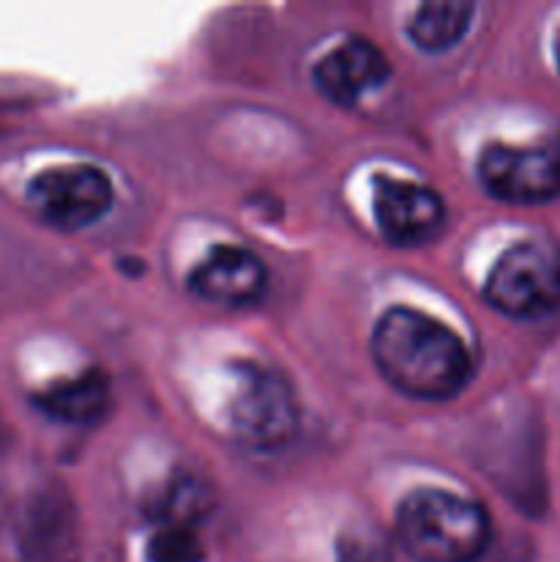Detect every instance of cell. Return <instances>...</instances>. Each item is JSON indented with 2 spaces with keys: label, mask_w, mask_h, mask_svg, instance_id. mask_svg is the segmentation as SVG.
<instances>
[{
  "label": "cell",
  "mask_w": 560,
  "mask_h": 562,
  "mask_svg": "<svg viewBox=\"0 0 560 562\" xmlns=\"http://www.w3.org/2000/svg\"><path fill=\"white\" fill-rule=\"evenodd\" d=\"M373 366L390 387L417 401H450L470 384L464 340L415 307H390L371 333Z\"/></svg>",
  "instance_id": "cell-1"
},
{
  "label": "cell",
  "mask_w": 560,
  "mask_h": 562,
  "mask_svg": "<svg viewBox=\"0 0 560 562\" xmlns=\"http://www.w3.org/2000/svg\"><path fill=\"white\" fill-rule=\"evenodd\" d=\"M395 536L417 562H475L492 538L486 510L445 488H417L395 514Z\"/></svg>",
  "instance_id": "cell-2"
},
{
  "label": "cell",
  "mask_w": 560,
  "mask_h": 562,
  "mask_svg": "<svg viewBox=\"0 0 560 562\" xmlns=\"http://www.w3.org/2000/svg\"><path fill=\"white\" fill-rule=\"evenodd\" d=\"M228 423L236 442L272 453L285 448L300 431V404L280 373L258 362H236Z\"/></svg>",
  "instance_id": "cell-3"
},
{
  "label": "cell",
  "mask_w": 560,
  "mask_h": 562,
  "mask_svg": "<svg viewBox=\"0 0 560 562\" xmlns=\"http://www.w3.org/2000/svg\"><path fill=\"white\" fill-rule=\"evenodd\" d=\"M483 296L511 318H544L560 311V247L552 241H519L489 272Z\"/></svg>",
  "instance_id": "cell-4"
},
{
  "label": "cell",
  "mask_w": 560,
  "mask_h": 562,
  "mask_svg": "<svg viewBox=\"0 0 560 562\" xmlns=\"http://www.w3.org/2000/svg\"><path fill=\"white\" fill-rule=\"evenodd\" d=\"M478 179L503 203L552 201L560 195V143H489L478 159Z\"/></svg>",
  "instance_id": "cell-5"
},
{
  "label": "cell",
  "mask_w": 560,
  "mask_h": 562,
  "mask_svg": "<svg viewBox=\"0 0 560 562\" xmlns=\"http://www.w3.org/2000/svg\"><path fill=\"white\" fill-rule=\"evenodd\" d=\"M27 198L49 225L80 231L110 212L113 184L93 165H60L38 173L27 187Z\"/></svg>",
  "instance_id": "cell-6"
},
{
  "label": "cell",
  "mask_w": 560,
  "mask_h": 562,
  "mask_svg": "<svg viewBox=\"0 0 560 562\" xmlns=\"http://www.w3.org/2000/svg\"><path fill=\"white\" fill-rule=\"evenodd\" d=\"M371 212L388 245L421 247L437 239L445 228V203L439 192L417 181L373 179Z\"/></svg>",
  "instance_id": "cell-7"
},
{
  "label": "cell",
  "mask_w": 560,
  "mask_h": 562,
  "mask_svg": "<svg viewBox=\"0 0 560 562\" xmlns=\"http://www.w3.org/2000/svg\"><path fill=\"white\" fill-rule=\"evenodd\" d=\"M190 291L220 307L256 305L267 291V267L245 247L220 245L190 272Z\"/></svg>",
  "instance_id": "cell-8"
},
{
  "label": "cell",
  "mask_w": 560,
  "mask_h": 562,
  "mask_svg": "<svg viewBox=\"0 0 560 562\" xmlns=\"http://www.w3.org/2000/svg\"><path fill=\"white\" fill-rule=\"evenodd\" d=\"M390 77V60L368 38H346L313 69V82L338 108H355Z\"/></svg>",
  "instance_id": "cell-9"
},
{
  "label": "cell",
  "mask_w": 560,
  "mask_h": 562,
  "mask_svg": "<svg viewBox=\"0 0 560 562\" xmlns=\"http://www.w3.org/2000/svg\"><path fill=\"white\" fill-rule=\"evenodd\" d=\"M36 404L44 415L55 417V420L75 423V426L97 423L102 420L110 404L108 379L99 371L60 379V382H53L47 390L36 393Z\"/></svg>",
  "instance_id": "cell-10"
},
{
  "label": "cell",
  "mask_w": 560,
  "mask_h": 562,
  "mask_svg": "<svg viewBox=\"0 0 560 562\" xmlns=\"http://www.w3.org/2000/svg\"><path fill=\"white\" fill-rule=\"evenodd\" d=\"M472 14H475V5L459 3V0L456 3H423L412 14L406 33L423 53H445L464 38L472 25Z\"/></svg>",
  "instance_id": "cell-11"
},
{
  "label": "cell",
  "mask_w": 560,
  "mask_h": 562,
  "mask_svg": "<svg viewBox=\"0 0 560 562\" xmlns=\"http://www.w3.org/2000/svg\"><path fill=\"white\" fill-rule=\"evenodd\" d=\"M203 552L192 527H163L148 547L152 562H201Z\"/></svg>",
  "instance_id": "cell-12"
},
{
  "label": "cell",
  "mask_w": 560,
  "mask_h": 562,
  "mask_svg": "<svg viewBox=\"0 0 560 562\" xmlns=\"http://www.w3.org/2000/svg\"><path fill=\"white\" fill-rule=\"evenodd\" d=\"M338 562H390V552L377 532L362 530L340 541Z\"/></svg>",
  "instance_id": "cell-13"
},
{
  "label": "cell",
  "mask_w": 560,
  "mask_h": 562,
  "mask_svg": "<svg viewBox=\"0 0 560 562\" xmlns=\"http://www.w3.org/2000/svg\"><path fill=\"white\" fill-rule=\"evenodd\" d=\"M555 60H558V69H560V36H558V44H555Z\"/></svg>",
  "instance_id": "cell-14"
}]
</instances>
